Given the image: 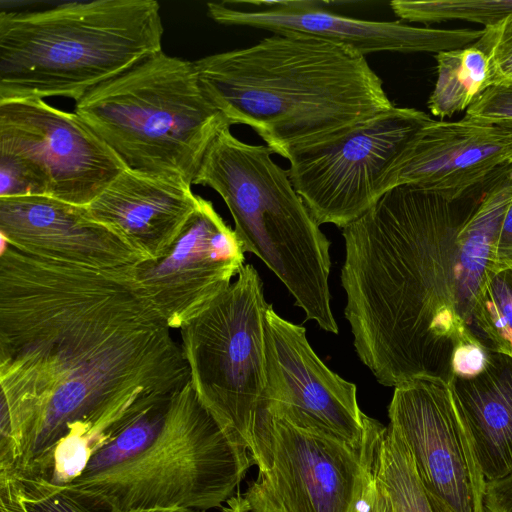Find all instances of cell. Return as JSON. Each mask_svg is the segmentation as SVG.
Returning a JSON list of instances; mask_svg holds the SVG:
<instances>
[{
    "mask_svg": "<svg viewBox=\"0 0 512 512\" xmlns=\"http://www.w3.org/2000/svg\"><path fill=\"white\" fill-rule=\"evenodd\" d=\"M225 504L221 508L222 512H249L243 507L238 494L231 497Z\"/></svg>",
    "mask_w": 512,
    "mask_h": 512,
    "instance_id": "obj_33",
    "label": "cell"
},
{
    "mask_svg": "<svg viewBox=\"0 0 512 512\" xmlns=\"http://www.w3.org/2000/svg\"><path fill=\"white\" fill-rule=\"evenodd\" d=\"M464 117L512 131V81L497 83L489 87L466 110Z\"/></svg>",
    "mask_w": 512,
    "mask_h": 512,
    "instance_id": "obj_27",
    "label": "cell"
},
{
    "mask_svg": "<svg viewBox=\"0 0 512 512\" xmlns=\"http://www.w3.org/2000/svg\"><path fill=\"white\" fill-rule=\"evenodd\" d=\"M244 260L234 229L200 196L169 252L138 265L135 278L170 329H181L232 284Z\"/></svg>",
    "mask_w": 512,
    "mask_h": 512,
    "instance_id": "obj_14",
    "label": "cell"
},
{
    "mask_svg": "<svg viewBox=\"0 0 512 512\" xmlns=\"http://www.w3.org/2000/svg\"><path fill=\"white\" fill-rule=\"evenodd\" d=\"M15 480L28 512H99L76 495L45 479Z\"/></svg>",
    "mask_w": 512,
    "mask_h": 512,
    "instance_id": "obj_25",
    "label": "cell"
},
{
    "mask_svg": "<svg viewBox=\"0 0 512 512\" xmlns=\"http://www.w3.org/2000/svg\"><path fill=\"white\" fill-rule=\"evenodd\" d=\"M0 512H28L14 478H0Z\"/></svg>",
    "mask_w": 512,
    "mask_h": 512,
    "instance_id": "obj_32",
    "label": "cell"
},
{
    "mask_svg": "<svg viewBox=\"0 0 512 512\" xmlns=\"http://www.w3.org/2000/svg\"><path fill=\"white\" fill-rule=\"evenodd\" d=\"M194 65L229 125L249 126L287 160L394 106L366 57L312 36L272 33Z\"/></svg>",
    "mask_w": 512,
    "mask_h": 512,
    "instance_id": "obj_3",
    "label": "cell"
},
{
    "mask_svg": "<svg viewBox=\"0 0 512 512\" xmlns=\"http://www.w3.org/2000/svg\"><path fill=\"white\" fill-rule=\"evenodd\" d=\"M27 255L1 240L0 476L65 477L190 380L135 278Z\"/></svg>",
    "mask_w": 512,
    "mask_h": 512,
    "instance_id": "obj_1",
    "label": "cell"
},
{
    "mask_svg": "<svg viewBox=\"0 0 512 512\" xmlns=\"http://www.w3.org/2000/svg\"><path fill=\"white\" fill-rule=\"evenodd\" d=\"M512 131L467 118L423 127L388 178L386 192L414 185L457 199L508 163Z\"/></svg>",
    "mask_w": 512,
    "mask_h": 512,
    "instance_id": "obj_17",
    "label": "cell"
},
{
    "mask_svg": "<svg viewBox=\"0 0 512 512\" xmlns=\"http://www.w3.org/2000/svg\"><path fill=\"white\" fill-rule=\"evenodd\" d=\"M435 59L437 79L427 102L434 116L445 118L466 111L494 85L489 58L474 43L439 52Z\"/></svg>",
    "mask_w": 512,
    "mask_h": 512,
    "instance_id": "obj_21",
    "label": "cell"
},
{
    "mask_svg": "<svg viewBox=\"0 0 512 512\" xmlns=\"http://www.w3.org/2000/svg\"><path fill=\"white\" fill-rule=\"evenodd\" d=\"M482 32L474 44L487 54L494 84L512 81V14Z\"/></svg>",
    "mask_w": 512,
    "mask_h": 512,
    "instance_id": "obj_26",
    "label": "cell"
},
{
    "mask_svg": "<svg viewBox=\"0 0 512 512\" xmlns=\"http://www.w3.org/2000/svg\"><path fill=\"white\" fill-rule=\"evenodd\" d=\"M255 10L228 1L207 4L208 16L218 24L246 26L272 33L316 37L362 56L375 52H435L475 43L481 30L416 27L401 21H371L327 11L320 1H251Z\"/></svg>",
    "mask_w": 512,
    "mask_h": 512,
    "instance_id": "obj_15",
    "label": "cell"
},
{
    "mask_svg": "<svg viewBox=\"0 0 512 512\" xmlns=\"http://www.w3.org/2000/svg\"><path fill=\"white\" fill-rule=\"evenodd\" d=\"M482 191L450 199L395 186L342 229L345 317L380 384L452 382L455 352L471 336L457 305L456 238Z\"/></svg>",
    "mask_w": 512,
    "mask_h": 512,
    "instance_id": "obj_2",
    "label": "cell"
},
{
    "mask_svg": "<svg viewBox=\"0 0 512 512\" xmlns=\"http://www.w3.org/2000/svg\"><path fill=\"white\" fill-rule=\"evenodd\" d=\"M390 7L400 19L424 24L464 20L487 27L512 14V0H393Z\"/></svg>",
    "mask_w": 512,
    "mask_h": 512,
    "instance_id": "obj_24",
    "label": "cell"
},
{
    "mask_svg": "<svg viewBox=\"0 0 512 512\" xmlns=\"http://www.w3.org/2000/svg\"><path fill=\"white\" fill-rule=\"evenodd\" d=\"M0 234L27 255L62 264L119 270L148 261L85 206L47 196L0 198Z\"/></svg>",
    "mask_w": 512,
    "mask_h": 512,
    "instance_id": "obj_16",
    "label": "cell"
},
{
    "mask_svg": "<svg viewBox=\"0 0 512 512\" xmlns=\"http://www.w3.org/2000/svg\"><path fill=\"white\" fill-rule=\"evenodd\" d=\"M484 512H512V475L486 483Z\"/></svg>",
    "mask_w": 512,
    "mask_h": 512,
    "instance_id": "obj_30",
    "label": "cell"
},
{
    "mask_svg": "<svg viewBox=\"0 0 512 512\" xmlns=\"http://www.w3.org/2000/svg\"><path fill=\"white\" fill-rule=\"evenodd\" d=\"M389 426L406 445L434 512H484L486 479L449 384L394 387Z\"/></svg>",
    "mask_w": 512,
    "mask_h": 512,
    "instance_id": "obj_12",
    "label": "cell"
},
{
    "mask_svg": "<svg viewBox=\"0 0 512 512\" xmlns=\"http://www.w3.org/2000/svg\"><path fill=\"white\" fill-rule=\"evenodd\" d=\"M508 163L512 164V154L508 158Z\"/></svg>",
    "mask_w": 512,
    "mask_h": 512,
    "instance_id": "obj_34",
    "label": "cell"
},
{
    "mask_svg": "<svg viewBox=\"0 0 512 512\" xmlns=\"http://www.w3.org/2000/svg\"><path fill=\"white\" fill-rule=\"evenodd\" d=\"M487 350L472 336L458 347L453 358L454 376L469 377L478 373L484 366Z\"/></svg>",
    "mask_w": 512,
    "mask_h": 512,
    "instance_id": "obj_28",
    "label": "cell"
},
{
    "mask_svg": "<svg viewBox=\"0 0 512 512\" xmlns=\"http://www.w3.org/2000/svg\"><path fill=\"white\" fill-rule=\"evenodd\" d=\"M512 197V164L498 169L468 213L456 238L455 285L458 311L465 324L488 275L495 270L498 229Z\"/></svg>",
    "mask_w": 512,
    "mask_h": 512,
    "instance_id": "obj_20",
    "label": "cell"
},
{
    "mask_svg": "<svg viewBox=\"0 0 512 512\" xmlns=\"http://www.w3.org/2000/svg\"><path fill=\"white\" fill-rule=\"evenodd\" d=\"M273 154L225 127L209 146L193 184L221 196L244 253L255 254L273 271L306 319L337 334L328 285L330 242Z\"/></svg>",
    "mask_w": 512,
    "mask_h": 512,
    "instance_id": "obj_6",
    "label": "cell"
},
{
    "mask_svg": "<svg viewBox=\"0 0 512 512\" xmlns=\"http://www.w3.org/2000/svg\"><path fill=\"white\" fill-rule=\"evenodd\" d=\"M73 112L125 169L188 187L215 137L231 127L206 97L194 61L162 50L91 89Z\"/></svg>",
    "mask_w": 512,
    "mask_h": 512,
    "instance_id": "obj_5",
    "label": "cell"
},
{
    "mask_svg": "<svg viewBox=\"0 0 512 512\" xmlns=\"http://www.w3.org/2000/svg\"><path fill=\"white\" fill-rule=\"evenodd\" d=\"M124 169L74 112L40 99L0 101V198L87 206Z\"/></svg>",
    "mask_w": 512,
    "mask_h": 512,
    "instance_id": "obj_9",
    "label": "cell"
},
{
    "mask_svg": "<svg viewBox=\"0 0 512 512\" xmlns=\"http://www.w3.org/2000/svg\"><path fill=\"white\" fill-rule=\"evenodd\" d=\"M379 423L365 416L364 445L356 449L271 415L270 463L238 493L243 507L249 512H355Z\"/></svg>",
    "mask_w": 512,
    "mask_h": 512,
    "instance_id": "obj_11",
    "label": "cell"
},
{
    "mask_svg": "<svg viewBox=\"0 0 512 512\" xmlns=\"http://www.w3.org/2000/svg\"><path fill=\"white\" fill-rule=\"evenodd\" d=\"M449 385L486 481L512 475V357L487 351L478 373Z\"/></svg>",
    "mask_w": 512,
    "mask_h": 512,
    "instance_id": "obj_19",
    "label": "cell"
},
{
    "mask_svg": "<svg viewBox=\"0 0 512 512\" xmlns=\"http://www.w3.org/2000/svg\"><path fill=\"white\" fill-rule=\"evenodd\" d=\"M433 119L414 108L377 114L340 137L296 151L291 182L320 226L344 228L386 193L389 176L420 130Z\"/></svg>",
    "mask_w": 512,
    "mask_h": 512,
    "instance_id": "obj_10",
    "label": "cell"
},
{
    "mask_svg": "<svg viewBox=\"0 0 512 512\" xmlns=\"http://www.w3.org/2000/svg\"><path fill=\"white\" fill-rule=\"evenodd\" d=\"M372 468L386 487L394 512H434L398 434L381 423L374 440Z\"/></svg>",
    "mask_w": 512,
    "mask_h": 512,
    "instance_id": "obj_22",
    "label": "cell"
},
{
    "mask_svg": "<svg viewBox=\"0 0 512 512\" xmlns=\"http://www.w3.org/2000/svg\"><path fill=\"white\" fill-rule=\"evenodd\" d=\"M251 460L189 381L171 397L159 430L135 456L56 486L99 512H207L233 497Z\"/></svg>",
    "mask_w": 512,
    "mask_h": 512,
    "instance_id": "obj_7",
    "label": "cell"
},
{
    "mask_svg": "<svg viewBox=\"0 0 512 512\" xmlns=\"http://www.w3.org/2000/svg\"><path fill=\"white\" fill-rule=\"evenodd\" d=\"M355 512H394L390 495L384 484L375 475L372 462Z\"/></svg>",
    "mask_w": 512,
    "mask_h": 512,
    "instance_id": "obj_29",
    "label": "cell"
},
{
    "mask_svg": "<svg viewBox=\"0 0 512 512\" xmlns=\"http://www.w3.org/2000/svg\"><path fill=\"white\" fill-rule=\"evenodd\" d=\"M495 270L512 267V197L501 220L494 249Z\"/></svg>",
    "mask_w": 512,
    "mask_h": 512,
    "instance_id": "obj_31",
    "label": "cell"
},
{
    "mask_svg": "<svg viewBox=\"0 0 512 512\" xmlns=\"http://www.w3.org/2000/svg\"><path fill=\"white\" fill-rule=\"evenodd\" d=\"M466 327L487 351L512 357V267H498L482 286Z\"/></svg>",
    "mask_w": 512,
    "mask_h": 512,
    "instance_id": "obj_23",
    "label": "cell"
},
{
    "mask_svg": "<svg viewBox=\"0 0 512 512\" xmlns=\"http://www.w3.org/2000/svg\"><path fill=\"white\" fill-rule=\"evenodd\" d=\"M155 0L67 2L0 13V101L79 100L162 50Z\"/></svg>",
    "mask_w": 512,
    "mask_h": 512,
    "instance_id": "obj_4",
    "label": "cell"
},
{
    "mask_svg": "<svg viewBox=\"0 0 512 512\" xmlns=\"http://www.w3.org/2000/svg\"><path fill=\"white\" fill-rule=\"evenodd\" d=\"M263 292L257 270L245 264L236 281L180 329L193 390L247 448L259 472L268 468L271 454L264 336L270 304Z\"/></svg>",
    "mask_w": 512,
    "mask_h": 512,
    "instance_id": "obj_8",
    "label": "cell"
},
{
    "mask_svg": "<svg viewBox=\"0 0 512 512\" xmlns=\"http://www.w3.org/2000/svg\"><path fill=\"white\" fill-rule=\"evenodd\" d=\"M264 336L267 411L297 428L361 449L366 415L359 409L355 384L331 371L310 346L306 329L279 316L271 304Z\"/></svg>",
    "mask_w": 512,
    "mask_h": 512,
    "instance_id": "obj_13",
    "label": "cell"
},
{
    "mask_svg": "<svg viewBox=\"0 0 512 512\" xmlns=\"http://www.w3.org/2000/svg\"><path fill=\"white\" fill-rule=\"evenodd\" d=\"M192 187L124 169L86 207L147 260L164 257L196 210Z\"/></svg>",
    "mask_w": 512,
    "mask_h": 512,
    "instance_id": "obj_18",
    "label": "cell"
}]
</instances>
